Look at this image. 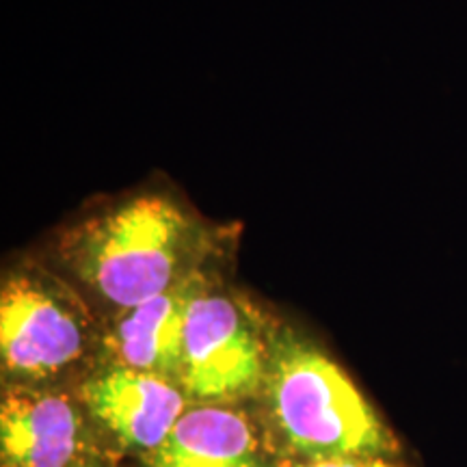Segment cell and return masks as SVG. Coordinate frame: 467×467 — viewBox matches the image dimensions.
Here are the masks:
<instances>
[{"mask_svg": "<svg viewBox=\"0 0 467 467\" xmlns=\"http://www.w3.org/2000/svg\"><path fill=\"white\" fill-rule=\"evenodd\" d=\"M200 241V225L178 203L141 195L69 227L58 255L87 288L126 312L192 275Z\"/></svg>", "mask_w": 467, "mask_h": 467, "instance_id": "6da1fadb", "label": "cell"}, {"mask_svg": "<svg viewBox=\"0 0 467 467\" xmlns=\"http://www.w3.org/2000/svg\"><path fill=\"white\" fill-rule=\"evenodd\" d=\"M265 385L279 431L301 457L385 459L396 452L394 435L342 368L301 337H275Z\"/></svg>", "mask_w": 467, "mask_h": 467, "instance_id": "7a4b0ae2", "label": "cell"}, {"mask_svg": "<svg viewBox=\"0 0 467 467\" xmlns=\"http://www.w3.org/2000/svg\"><path fill=\"white\" fill-rule=\"evenodd\" d=\"M268 350L236 301L197 292L184 331V394L203 405L241 399L265 385Z\"/></svg>", "mask_w": 467, "mask_h": 467, "instance_id": "3957f363", "label": "cell"}, {"mask_svg": "<svg viewBox=\"0 0 467 467\" xmlns=\"http://www.w3.org/2000/svg\"><path fill=\"white\" fill-rule=\"evenodd\" d=\"M85 344L83 318L55 285L33 273L7 279L0 299V350L11 375H57L83 355Z\"/></svg>", "mask_w": 467, "mask_h": 467, "instance_id": "277c9868", "label": "cell"}, {"mask_svg": "<svg viewBox=\"0 0 467 467\" xmlns=\"http://www.w3.org/2000/svg\"><path fill=\"white\" fill-rule=\"evenodd\" d=\"M85 402L121 441L148 451H156L184 416V396L171 381L124 366L93 377Z\"/></svg>", "mask_w": 467, "mask_h": 467, "instance_id": "5b68a950", "label": "cell"}, {"mask_svg": "<svg viewBox=\"0 0 467 467\" xmlns=\"http://www.w3.org/2000/svg\"><path fill=\"white\" fill-rule=\"evenodd\" d=\"M202 288L200 273H192L154 299L126 309L113 334V348L119 359L117 366L180 381L184 368L186 317Z\"/></svg>", "mask_w": 467, "mask_h": 467, "instance_id": "8992f818", "label": "cell"}, {"mask_svg": "<svg viewBox=\"0 0 467 467\" xmlns=\"http://www.w3.org/2000/svg\"><path fill=\"white\" fill-rule=\"evenodd\" d=\"M148 467H273L247 420L236 411L203 405L175 422L151 451Z\"/></svg>", "mask_w": 467, "mask_h": 467, "instance_id": "52a82bcc", "label": "cell"}, {"mask_svg": "<svg viewBox=\"0 0 467 467\" xmlns=\"http://www.w3.org/2000/svg\"><path fill=\"white\" fill-rule=\"evenodd\" d=\"M0 429L7 467H66L76 452L78 420L63 396L7 394Z\"/></svg>", "mask_w": 467, "mask_h": 467, "instance_id": "ba28073f", "label": "cell"}, {"mask_svg": "<svg viewBox=\"0 0 467 467\" xmlns=\"http://www.w3.org/2000/svg\"><path fill=\"white\" fill-rule=\"evenodd\" d=\"M309 467H394L385 459H336V461H317Z\"/></svg>", "mask_w": 467, "mask_h": 467, "instance_id": "9c48e42d", "label": "cell"}]
</instances>
